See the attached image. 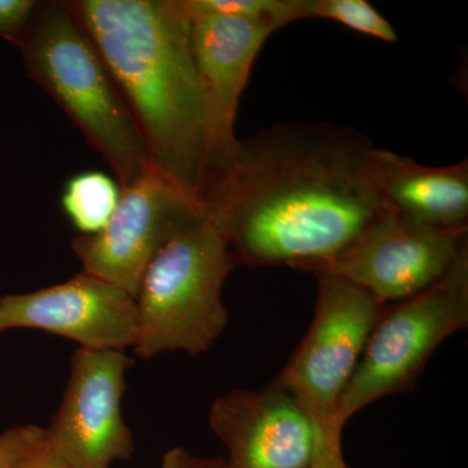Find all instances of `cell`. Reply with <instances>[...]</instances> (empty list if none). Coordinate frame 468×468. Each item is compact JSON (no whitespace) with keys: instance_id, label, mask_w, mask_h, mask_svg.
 <instances>
[{"instance_id":"cell-1","label":"cell","mask_w":468,"mask_h":468,"mask_svg":"<svg viewBox=\"0 0 468 468\" xmlns=\"http://www.w3.org/2000/svg\"><path fill=\"white\" fill-rule=\"evenodd\" d=\"M358 132L291 122L239 141L217 199L234 257L251 268L320 272L384 208L372 159Z\"/></svg>"},{"instance_id":"cell-2","label":"cell","mask_w":468,"mask_h":468,"mask_svg":"<svg viewBox=\"0 0 468 468\" xmlns=\"http://www.w3.org/2000/svg\"><path fill=\"white\" fill-rule=\"evenodd\" d=\"M69 5L131 110L154 167L207 207V115L190 43L192 21L180 0Z\"/></svg>"},{"instance_id":"cell-3","label":"cell","mask_w":468,"mask_h":468,"mask_svg":"<svg viewBox=\"0 0 468 468\" xmlns=\"http://www.w3.org/2000/svg\"><path fill=\"white\" fill-rule=\"evenodd\" d=\"M17 48L27 75L106 159L122 190L154 167L131 110L69 2H41Z\"/></svg>"},{"instance_id":"cell-4","label":"cell","mask_w":468,"mask_h":468,"mask_svg":"<svg viewBox=\"0 0 468 468\" xmlns=\"http://www.w3.org/2000/svg\"><path fill=\"white\" fill-rule=\"evenodd\" d=\"M237 266L223 218L208 207L144 271L135 295V356L150 360L165 351L206 353L229 322L223 288Z\"/></svg>"},{"instance_id":"cell-5","label":"cell","mask_w":468,"mask_h":468,"mask_svg":"<svg viewBox=\"0 0 468 468\" xmlns=\"http://www.w3.org/2000/svg\"><path fill=\"white\" fill-rule=\"evenodd\" d=\"M467 325L468 248L436 284L387 306L345 389L335 426L344 430L378 399L412 392L440 345Z\"/></svg>"},{"instance_id":"cell-6","label":"cell","mask_w":468,"mask_h":468,"mask_svg":"<svg viewBox=\"0 0 468 468\" xmlns=\"http://www.w3.org/2000/svg\"><path fill=\"white\" fill-rule=\"evenodd\" d=\"M315 276L309 331L270 385L291 394L319 426L343 431L335 423L338 405L387 306L340 277Z\"/></svg>"},{"instance_id":"cell-7","label":"cell","mask_w":468,"mask_h":468,"mask_svg":"<svg viewBox=\"0 0 468 468\" xmlns=\"http://www.w3.org/2000/svg\"><path fill=\"white\" fill-rule=\"evenodd\" d=\"M207 208L151 167L122 190L115 214L103 230L79 234L70 245L84 272L124 289L135 300L156 254Z\"/></svg>"},{"instance_id":"cell-8","label":"cell","mask_w":468,"mask_h":468,"mask_svg":"<svg viewBox=\"0 0 468 468\" xmlns=\"http://www.w3.org/2000/svg\"><path fill=\"white\" fill-rule=\"evenodd\" d=\"M467 230L424 226L383 208L358 239L318 273L340 277L389 306L440 282L468 248Z\"/></svg>"},{"instance_id":"cell-9","label":"cell","mask_w":468,"mask_h":468,"mask_svg":"<svg viewBox=\"0 0 468 468\" xmlns=\"http://www.w3.org/2000/svg\"><path fill=\"white\" fill-rule=\"evenodd\" d=\"M133 366L125 350L79 347L73 354L60 408L46 428L70 468H110L131 460L133 435L122 418V399Z\"/></svg>"},{"instance_id":"cell-10","label":"cell","mask_w":468,"mask_h":468,"mask_svg":"<svg viewBox=\"0 0 468 468\" xmlns=\"http://www.w3.org/2000/svg\"><path fill=\"white\" fill-rule=\"evenodd\" d=\"M275 27L246 18L207 16L192 20L190 43L207 115V206L232 175L239 140L234 133L239 100L252 64Z\"/></svg>"},{"instance_id":"cell-11","label":"cell","mask_w":468,"mask_h":468,"mask_svg":"<svg viewBox=\"0 0 468 468\" xmlns=\"http://www.w3.org/2000/svg\"><path fill=\"white\" fill-rule=\"evenodd\" d=\"M39 329L91 350L133 347L138 332L135 300L124 289L84 271L27 294L0 298V334Z\"/></svg>"},{"instance_id":"cell-12","label":"cell","mask_w":468,"mask_h":468,"mask_svg":"<svg viewBox=\"0 0 468 468\" xmlns=\"http://www.w3.org/2000/svg\"><path fill=\"white\" fill-rule=\"evenodd\" d=\"M208 423L224 443L223 468H309L316 424L291 394L272 385L221 394Z\"/></svg>"},{"instance_id":"cell-13","label":"cell","mask_w":468,"mask_h":468,"mask_svg":"<svg viewBox=\"0 0 468 468\" xmlns=\"http://www.w3.org/2000/svg\"><path fill=\"white\" fill-rule=\"evenodd\" d=\"M372 172L384 208L440 229L468 228V162L430 167L375 149Z\"/></svg>"},{"instance_id":"cell-14","label":"cell","mask_w":468,"mask_h":468,"mask_svg":"<svg viewBox=\"0 0 468 468\" xmlns=\"http://www.w3.org/2000/svg\"><path fill=\"white\" fill-rule=\"evenodd\" d=\"M122 198V186L111 176L86 171L64 185L61 207L82 236L100 233L110 223Z\"/></svg>"},{"instance_id":"cell-15","label":"cell","mask_w":468,"mask_h":468,"mask_svg":"<svg viewBox=\"0 0 468 468\" xmlns=\"http://www.w3.org/2000/svg\"><path fill=\"white\" fill-rule=\"evenodd\" d=\"M189 20L221 16L261 21L282 29L307 18V0H180Z\"/></svg>"},{"instance_id":"cell-16","label":"cell","mask_w":468,"mask_h":468,"mask_svg":"<svg viewBox=\"0 0 468 468\" xmlns=\"http://www.w3.org/2000/svg\"><path fill=\"white\" fill-rule=\"evenodd\" d=\"M0 468H70L46 428L26 424L0 432Z\"/></svg>"},{"instance_id":"cell-17","label":"cell","mask_w":468,"mask_h":468,"mask_svg":"<svg viewBox=\"0 0 468 468\" xmlns=\"http://www.w3.org/2000/svg\"><path fill=\"white\" fill-rule=\"evenodd\" d=\"M307 18L335 21L387 43L399 39L392 24L366 0H307Z\"/></svg>"},{"instance_id":"cell-18","label":"cell","mask_w":468,"mask_h":468,"mask_svg":"<svg viewBox=\"0 0 468 468\" xmlns=\"http://www.w3.org/2000/svg\"><path fill=\"white\" fill-rule=\"evenodd\" d=\"M41 2L0 0V38L20 45Z\"/></svg>"},{"instance_id":"cell-19","label":"cell","mask_w":468,"mask_h":468,"mask_svg":"<svg viewBox=\"0 0 468 468\" xmlns=\"http://www.w3.org/2000/svg\"><path fill=\"white\" fill-rule=\"evenodd\" d=\"M341 437L343 431L316 424L315 449L309 468H350L345 462Z\"/></svg>"},{"instance_id":"cell-20","label":"cell","mask_w":468,"mask_h":468,"mask_svg":"<svg viewBox=\"0 0 468 468\" xmlns=\"http://www.w3.org/2000/svg\"><path fill=\"white\" fill-rule=\"evenodd\" d=\"M224 458H202L198 455L192 454L186 449L177 448L171 449L165 452L159 468H223Z\"/></svg>"}]
</instances>
